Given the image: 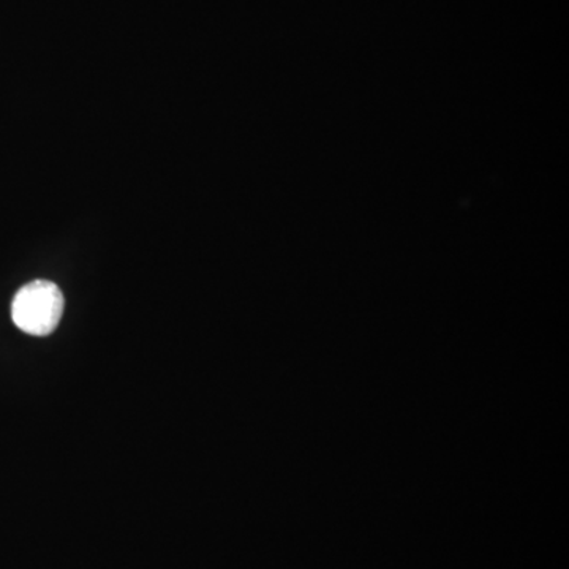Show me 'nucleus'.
<instances>
[{
    "label": "nucleus",
    "instance_id": "nucleus-1",
    "mask_svg": "<svg viewBox=\"0 0 569 569\" xmlns=\"http://www.w3.org/2000/svg\"><path fill=\"white\" fill-rule=\"evenodd\" d=\"M64 313V296L52 282L35 281L16 293L12 304L13 323L23 333L51 334L58 327Z\"/></svg>",
    "mask_w": 569,
    "mask_h": 569
}]
</instances>
